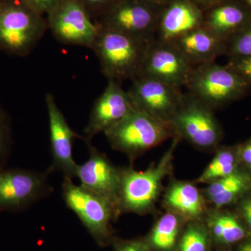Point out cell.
<instances>
[{
  "label": "cell",
  "mask_w": 251,
  "mask_h": 251,
  "mask_svg": "<svg viewBox=\"0 0 251 251\" xmlns=\"http://www.w3.org/2000/svg\"><path fill=\"white\" fill-rule=\"evenodd\" d=\"M204 224L210 237L221 245H231L247 237V230L239 217L224 209H209Z\"/></svg>",
  "instance_id": "obj_21"
},
{
  "label": "cell",
  "mask_w": 251,
  "mask_h": 251,
  "mask_svg": "<svg viewBox=\"0 0 251 251\" xmlns=\"http://www.w3.org/2000/svg\"><path fill=\"white\" fill-rule=\"evenodd\" d=\"M128 93L135 108L167 124L174 116L184 97L181 89L147 76L133 80Z\"/></svg>",
  "instance_id": "obj_10"
},
{
  "label": "cell",
  "mask_w": 251,
  "mask_h": 251,
  "mask_svg": "<svg viewBox=\"0 0 251 251\" xmlns=\"http://www.w3.org/2000/svg\"><path fill=\"white\" fill-rule=\"evenodd\" d=\"M47 16L48 26L59 42L92 49L99 26L78 0H64Z\"/></svg>",
  "instance_id": "obj_9"
},
{
  "label": "cell",
  "mask_w": 251,
  "mask_h": 251,
  "mask_svg": "<svg viewBox=\"0 0 251 251\" xmlns=\"http://www.w3.org/2000/svg\"><path fill=\"white\" fill-rule=\"evenodd\" d=\"M104 134L112 148L125 153L130 161L174 138L169 124L136 108Z\"/></svg>",
  "instance_id": "obj_6"
},
{
  "label": "cell",
  "mask_w": 251,
  "mask_h": 251,
  "mask_svg": "<svg viewBox=\"0 0 251 251\" xmlns=\"http://www.w3.org/2000/svg\"><path fill=\"white\" fill-rule=\"evenodd\" d=\"M239 251H251V239H248L240 244L239 247Z\"/></svg>",
  "instance_id": "obj_33"
},
{
  "label": "cell",
  "mask_w": 251,
  "mask_h": 251,
  "mask_svg": "<svg viewBox=\"0 0 251 251\" xmlns=\"http://www.w3.org/2000/svg\"><path fill=\"white\" fill-rule=\"evenodd\" d=\"M202 25V16L197 6L185 0H175L158 18L154 41L172 42Z\"/></svg>",
  "instance_id": "obj_17"
},
{
  "label": "cell",
  "mask_w": 251,
  "mask_h": 251,
  "mask_svg": "<svg viewBox=\"0 0 251 251\" xmlns=\"http://www.w3.org/2000/svg\"><path fill=\"white\" fill-rule=\"evenodd\" d=\"M239 157L240 166L251 173V138L242 145H239Z\"/></svg>",
  "instance_id": "obj_32"
},
{
  "label": "cell",
  "mask_w": 251,
  "mask_h": 251,
  "mask_svg": "<svg viewBox=\"0 0 251 251\" xmlns=\"http://www.w3.org/2000/svg\"><path fill=\"white\" fill-rule=\"evenodd\" d=\"M196 1H200L201 2H205V1H208L209 0H196Z\"/></svg>",
  "instance_id": "obj_35"
},
{
  "label": "cell",
  "mask_w": 251,
  "mask_h": 251,
  "mask_svg": "<svg viewBox=\"0 0 251 251\" xmlns=\"http://www.w3.org/2000/svg\"><path fill=\"white\" fill-rule=\"evenodd\" d=\"M62 194L66 205L80 219L99 247L112 243L115 238L112 222L120 216L113 203L81 185H75L70 177H64Z\"/></svg>",
  "instance_id": "obj_4"
},
{
  "label": "cell",
  "mask_w": 251,
  "mask_h": 251,
  "mask_svg": "<svg viewBox=\"0 0 251 251\" xmlns=\"http://www.w3.org/2000/svg\"><path fill=\"white\" fill-rule=\"evenodd\" d=\"M89 11L92 17L101 16L116 0H78Z\"/></svg>",
  "instance_id": "obj_30"
},
{
  "label": "cell",
  "mask_w": 251,
  "mask_h": 251,
  "mask_svg": "<svg viewBox=\"0 0 251 251\" xmlns=\"http://www.w3.org/2000/svg\"><path fill=\"white\" fill-rule=\"evenodd\" d=\"M184 224L187 222L182 218L166 211L155 223L147 242L151 249L155 251H173L177 244Z\"/></svg>",
  "instance_id": "obj_22"
},
{
  "label": "cell",
  "mask_w": 251,
  "mask_h": 251,
  "mask_svg": "<svg viewBox=\"0 0 251 251\" xmlns=\"http://www.w3.org/2000/svg\"><path fill=\"white\" fill-rule=\"evenodd\" d=\"M226 65L251 86V57L229 59Z\"/></svg>",
  "instance_id": "obj_27"
},
{
  "label": "cell",
  "mask_w": 251,
  "mask_h": 251,
  "mask_svg": "<svg viewBox=\"0 0 251 251\" xmlns=\"http://www.w3.org/2000/svg\"><path fill=\"white\" fill-rule=\"evenodd\" d=\"M31 9L44 16L49 14L64 0H22Z\"/></svg>",
  "instance_id": "obj_29"
},
{
  "label": "cell",
  "mask_w": 251,
  "mask_h": 251,
  "mask_svg": "<svg viewBox=\"0 0 251 251\" xmlns=\"http://www.w3.org/2000/svg\"><path fill=\"white\" fill-rule=\"evenodd\" d=\"M46 108L49 115L50 152L52 162L48 173L57 171L64 177H75L77 166L74 158L73 147L75 138L82 139L69 125L65 117L59 108L52 94H46Z\"/></svg>",
  "instance_id": "obj_12"
},
{
  "label": "cell",
  "mask_w": 251,
  "mask_h": 251,
  "mask_svg": "<svg viewBox=\"0 0 251 251\" xmlns=\"http://www.w3.org/2000/svg\"><path fill=\"white\" fill-rule=\"evenodd\" d=\"M237 210L251 232V191L239 200Z\"/></svg>",
  "instance_id": "obj_31"
},
{
  "label": "cell",
  "mask_w": 251,
  "mask_h": 251,
  "mask_svg": "<svg viewBox=\"0 0 251 251\" xmlns=\"http://www.w3.org/2000/svg\"><path fill=\"white\" fill-rule=\"evenodd\" d=\"M170 43L176 47L193 67L214 62L220 56L226 54V41L203 26Z\"/></svg>",
  "instance_id": "obj_18"
},
{
  "label": "cell",
  "mask_w": 251,
  "mask_h": 251,
  "mask_svg": "<svg viewBox=\"0 0 251 251\" xmlns=\"http://www.w3.org/2000/svg\"><path fill=\"white\" fill-rule=\"evenodd\" d=\"M240 166L239 145L219 147L216 150L215 156L194 182L196 184H209L232 174L239 170Z\"/></svg>",
  "instance_id": "obj_23"
},
{
  "label": "cell",
  "mask_w": 251,
  "mask_h": 251,
  "mask_svg": "<svg viewBox=\"0 0 251 251\" xmlns=\"http://www.w3.org/2000/svg\"><path fill=\"white\" fill-rule=\"evenodd\" d=\"M115 251H151V248L147 241L135 239V240H117L114 239Z\"/></svg>",
  "instance_id": "obj_28"
},
{
  "label": "cell",
  "mask_w": 251,
  "mask_h": 251,
  "mask_svg": "<svg viewBox=\"0 0 251 251\" xmlns=\"http://www.w3.org/2000/svg\"><path fill=\"white\" fill-rule=\"evenodd\" d=\"M186 87L188 92L214 110L244 98L251 89L230 68L215 62L194 66Z\"/></svg>",
  "instance_id": "obj_5"
},
{
  "label": "cell",
  "mask_w": 251,
  "mask_h": 251,
  "mask_svg": "<svg viewBox=\"0 0 251 251\" xmlns=\"http://www.w3.org/2000/svg\"><path fill=\"white\" fill-rule=\"evenodd\" d=\"M145 0H116L97 24L149 40H154L158 19Z\"/></svg>",
  "instance_id": "obj_11"
},
{
  "label": "cell",
  "mask_w": 251,
  "mask_h": 251,
  "mask_svg": "<svg viewBox=\"0 0 251 251\" xmlns=\"http://www.w3.org/2000/svg\"><path fill=\"white\" fill-rule=\"evenodd\" d=\"M180 238L179 251H207L210 235L201 221L188 222Z\"/></svg>",
  "instance_id": "obj_24"
},
{
  "label": "cell",
  "mask_w": 251,
  "mask_h": 251,
  "mask_svg": "<svg viewBox=\"0 0 251 251\" xmlns=\"http://www.w3.org/2000/svg\"><path fill=\"white\" fill-rule=\"evenodd\" d=\"M246 4L249 6V9H251V0H244Z\"/></svg>",
  "instance_id": "obj_34"
},
{
  "label": "cell",
  "mask_w": 251,
  "mask_h": 251,
  "mask_svg": "<svg viewBox=\"0 0 251 251\" xmlns=\"http://www.w3.org/2000/svg\"><path fill=\"white\" fill-rule=\"evenodd\" d=\"M153 41L99 26L91 49L98 57L108 80L121 82L139 76Z\"/></svg>",
  "instance_id": "obj_2"
},
{
  "label": "cell",
  "mask_w": 251,
  "mask_h": 251,
  "mask_svg": "<svg viewBox=\"0 0 251 251\" xmlns=\"http://www.w3.org/2000/svg\"><path fill=\"white\" fill-rule=\"evenodd\" d=\"M226 46L229 59L251 57V23L229 37Z\"/></svg>",
  "instance_id": "obj_25"
},
{
  "label": "cell",
  "mask_w": 251,
  "mask_h": 251,
  "mask_svg": "<svg viewBox=\"0 0 251 251\" xmlns=\"http://www.w3.org/2000/svg\"><path fill=\"white\" fill-rule=\"evenodd\" d=\"M193 68L172 43L153 40L138 77H153L181 89L186 87Z\"/></svg>",
  "instance_id": "obj_14"
},
{
  "label": "cell",
  "mask_w": 251,
  "mask_h": 251,
  "mask_svg": "<svg viewBox=\"0 0 251 251\" xmlns=\"http://www.w3.org/2000/svg\"><path fill=\"white\" fill-rule=\"evenodd\" d=\"M11 126L9 117L0 106V169L5 168L11 151Z\"/></svg>",
  "instance_id": "obj_26"
},
{
  "label": "cell",
  "mask_w": 251,
  "mask_h": 251,
  "mask_svg": "<svg viewBox=\"0 0 251 251\" xmlns=\"http://www.w3.org/2000/svg\"><path fill=\"white\" fill-rule=\"evenodd\" d=\"M251 23L247 10L234 4H224L211 10L203 27L226 41Z\"/></svg>",
  "instance_id": "obj_20"
},
{
  "label": "cell",
  "mask_w": 251,
  "mask_h": 251,
  "mask_svg": "<svg viewBox=\"0 0 251 251\" xmlns=\"http://www.w3.org/2000/svg\"><path fill=\"white\" fill-rule=\"evenodd\" d=\"M145 1H148V2H151V1H156V0H145Z\"/></svg>",
  "instance_id": "obj_36"
},
{
  "label": "cell",
  "mask_w": 251,
  "mask_h": 251,
  "mask_svg": "<svg viewBox=\"0 0 251 251\" xmlns=\"http://www.w3.org/2000/svg\"><path fill=\"white\" fill-rule=\"evenodd\" d=\"M251 191V173L239 168L232 174L207 184L202 192L213 209H224Z\"/></svg>",
  "instance_id": "obj_19"
},
{
  "label": "cell",
  "mask_w": 251,
  "mask_h": 251,
  "mask_svg": "<svg viewBox=\"0 0 251 251\" xmlns=\"http://www.w3.org/2000/svg\"><path fill=\"white\" fill-rule=\"evenodd\" d=\"M163 201L166 211L177 214L187 223L201 221L209 210L204 193L194 181H173L167 188Z\"/></svg>",
  "instance_id": "obj_16"
},
{
  "label": "cell",
  "mask_w": 251,
  "mask_h": 251,
  "mask_svg": "<svg viewBox=\"0 0 251 251\" xmlns=\"http://www.w3.org/2000/svg\"><path fill=\"white\" fill-rule=\"evenodd\" d=\"M82 140L88 148L90 156L83 164L77 166L75 177L80 180L81 186L108 200L119 210L121 168L114 166L106 155L92 145L90 140L85 137Z\"/></svg>",
  "instance_id": "obj_13"
},
{
  "label": "cell",
  "mask_w": 251,
  "mask_h": 251,
  "mask_svg": "<svg viewBox=\"0 0 251 251\" xmlns=\"http://www.w3.org/2000/svg\"><path fill=\"white\" fill-rule=\"evenodd\" d=\"M128 92L117 81L108 80L101 95L96 100L84 133L92 140L96 135L105 133L120 123L135 109Z\"/></svg>",
  "instance_id": "obj_15"
},
{
  "label": "cell",
  "mask_w": 251,
  "mask_h": 251,
  "mask_svg": "<svg viewBox=\"0 0 251 251\" xmlns=\"http://www.w3.org/2000/svg\"><path fill=\"white\" fill-rule=\"evenodd\" d=\"M179 142V139L173 138L161 159L145 171H138L132 167L121 168L118 198L120 214L146 215L154 210L163 181L173 173L175 151Z\"/></svg>",
  "instance_id": "obj_1"
},
{
  "label": "cell",
  "mask_w": 251,
  "mask_h": 251,
  "mask_svg": "<svg viewBox=\"0 0 251 251\" xmlns=\"http://www.w3.org/2000/svg\"><path fill=\"white\" fill-rule=\"evenodd\" d=\"M174 138L184 140L201 151H216L223 138V130L214 110L189 92L169 122Z\"/></svg>",
  "instance_id": "obj_7"
},
{
  "label": "cell",
  "mask_w": 251,
  "mask_h": 251,
  "mask_svg": "<svg viewBox=\"0 0 251 251\" xmlns=\"http://www.w3.org/2000/svg\"><path fill=\"white\" fill-rule=\"evenodd\" d=\"M49 27L43 15L22 0H0V51L27 55Z\"/></svg>",
  "instance_id": "obj_3"
},
{
  "label": "cell",
  "mask_w": 251,
  "mask_h": 251,
  "mask_svg": "<svg viewBox=\"0 0 251 251\" xmlns=\"http://www.w3.org/2000/svg\"><path fill=\"white\" fill-rule=\"evenodd\" d=\"M48 174L21 168L0 169V213L25 210L50 196L52 188Z\"/></svg>",
  "instance_id": "obj_8"
}]
</instances>
